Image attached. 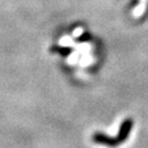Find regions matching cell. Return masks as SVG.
<instances>
[{"label": "cell", "instance_id": "7a4b0ae2", "mask_svg": "<svg viewBox=\"0 0 148 148\" xmlns=\"http://www.w3.org/2000/svg\"><path fill=\"white\" fill-rule=\"evenodd\" d=\"M92 140L95 142V144H99V145H104L106 147H117L119 144L116 142V138L115 137H111V136H108L106 134L101 132H97L93 134L92 136Z\"/></svg>", "mask_w": 148, "mask_h": 148}, {"label": "cell", "instance_id": "3957f363", "mask_svg": "<svg viewBox=\"0 0 148 148\" xmlns=\"http://www.w3.org/2000/svg\"><path fill=\"white\" fill-rule=\"evenodd\" d=\"M51 51L53 53H58L62 56H68L71 53V48L70 47H62V46H53L51 48Z\"/></svg>", "mask_w": 148, "mask_h": 148}, {"label": "cell", "instance_id": "277c9868", "mask_svg": "<svg viewBox=\"0 0 148 148\" xmlns=\"http://www.w3.org/2000/svg\"><path fill=\"white\" fill-rule=\"evenodd\" d=\"M90 40V35L88 33H85L84 35H81V36L78 37V42H87V41H89Z\"/></svg>", "mask_w": 148, "mask_h": 148}, {"label": "cell", "instance_id": "6da1fadb", "mask_svg": "<svg viewBox=\"0 0 148 148\" xmlns=\"http://www.w3.org/2000/svg\"><path fill=\"white\" fill-rule=\"evenodd\" d=\"M133 125H134V122L131 117H127L124 121L122 122L121 126H120V131H119V134H117L115 138H116V142L119 145H121L122 143H124L128 138V135L132 131Z\"/></svg>", "mask_w": 148, "mask_h": 148}]
</instances>
